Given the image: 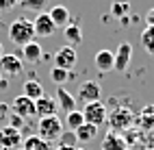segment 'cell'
I'll return each instance as SVG.
<instances>
[{
  "label": "cell",
  "mask_w": 154,
  "mask_h": 150,
  "mask_svg": "<svg viewBox=\"0 0 154 150\" xmlns=\"http://www.w3.org/2000/svg\"><path fill=\"white\" fill-rule=\"evenodd\" d=\"M94 65L98 72H111L113 70V50H106V48L98 50L94 57Z\"/></svg>",
  "instance_id": "14"
},
{
  "label": "cell",
  "mask_w": 154,
  "mask_h": 150,
  "mask_svg": "<svg viewBox=\"0 0 154 150\" xmlns=\"http://www.w3.org/2000/svg\"><path fill=\"white\" fill-rule=\"evenodd\" d=\"M17 150H22V148H17Z\"/></svg>",
  "instance_id": "37"
},
{
  "label": "cell",
  "mask_w": 154,
  "mask_h": 150,
  "mask_svg": "<svg viewBox=\"0 0 154 150\" xmlns=\"http://www.w3.org/2000/svg\"><path fill=\"white\" fill-rule=\"evenodd\" d=\"M22 150H50V146L44 142L42 137L30 135V137H24V142H22Z\"/></svg>",
  "instance_id": "22"
},
{
  "label": "cell",
  "mask_w": 154,
  "mask_h": 150,
  "mask_svg": "<svg viewBox=\"0 0 154 150\" xmlns=\"http://www.w3.org/2000/svg\"><path fill=\"white\" fill-rule=\"evenodd\" d=\"M22 142L24 137L20 131H15L11 126H0V148L2 150H17L22 148Z\"/></svg>",
  "instance_id": "6"
},
{
  "label": "cell",
  "mask_w": 154,
  "mask_h": 150,
  "mask_svg": "<svg viewBox=\"0 0 154 150\" xmlns=\"http://www.w3.org/2000/svg\"><path fill=\"white\" fill-rule=\"evenodd\" d=\"M22 96H26V98H30V100H39V98L44 96L42 83H39L37 78H28V81L22 85Z\"/></svg>",
  "instance_id": "17"
},
{
  "label": "cell",
  "mask_w": 154,
  "mask_h": 150,
  "mask_svg": "<svg viewBox=\"0 0 154 150\" xmlns=\"http://www.w3.org/2000/svg\"><path fill=\"white\" fill-rule=\"evenodd\" d=\"M102 150H126V144L115 133H111V135H106L104 144H102Z\"/></svg>",
  "instance_id": "25"
},
{
  "label": "cell",
  "mask_w": 154,
  "mask_h": 150,
  "mask_svg": "<svg viewBox=\"0 0 154 150\" xmlns=\"http://www.w3.org/2000/svg\"><path fill=\"white\" fill-rule=\"evenodd\" d=\"M130 59H132V46L128 42L119 44L117 50L113 52V70H117V72H126L128 65H130Z\"/></svg>",
  "instance_id": "8"
},
{
  "label": "cell",
  "mask_w": 154,
  "mask_h": 150,
  "mask_svg": "<svg viewBox=\"0 0 154 150\" xmlns=\"http://www.w3.org/2000/svg\"><path fill=\"white\" fill-rule=\"evenodd\" d=\"M59 105L54 98L50 96H42L39 100H35V115L37 117H48V115H57Z\"/></svg>",
  "instance_id": "11"
},
{
  "label": "cell",
  "mask_w": 154,
  "mask_h": 150,
  "mask_svg": "<svg viewBox=\"0 0 154 150\" xmlns=\"http://www.w3.org/2000/svg\"><path fill=\"white\" fill-rule=\"evenodd\" d=\"M78 139L74 135V131H63L59 137V148H76Z\"/></svg>",
  "instance_id": "26"
},
{
  "label": "cell",
  "mask_w": 154,
  "mask_h": 150,
  "mask_svg": "<svg viewBox=\"0 0 154 150\" xmlns=\"http://www.w3.org/2000/svg\"><path fill=\"white\" fill-rule=\"evenodd\" d=\"M0 150H2V148H0Z\"/></svg>",
  "instance_id": "38"
},
{
  "label": "cell",
  "mask_w": 154,
  "mask_h": 150,
  "mask_svg": "<svg viewBox=\"0 0 154 150\" xmlns=\"http://www.w3.org/2000/svg\"><path fill=\"white\" fill-rule=\"evenodd\" d=\"M9 85V78H0V89H7Z\"/></svg>",
  "instance_id": "32"
},
{
  "label": "cell",
  "mask_w": 154,
  "mask_h": 150,
  "mask_svg": "<svg viewBox=\"0 0 154 150\" xmlns=\"http://www.w3.org/2000/svg\"><path fill=\"white\" fill-rule=\"evenodd\" d=\"M63 122L67 124V131H76L78 126H83V124H85L83 111H78V109H74V111L65 113V120H63ZM65 124H63V126H65Z\"/></svg>",
  "instance_id": "20"
},
{
  "label": "cell",
  "mask_w": 154,
  "mask_h": 150,
  "mask_svg": "<svg viewBox=\"0 0 154 150\" xmlns=\"http://www.w3.org/2000/svg\"><path fill=\"white\" fill-rule=\"evenodd\" d=\"M20 59L26 61V63H30V65H35V63H39L44 59V50H42V46H39L37 42H30V44L22 46V55H20Z\"/></svg>",
  "instance_id": "13"
},
{
  "label": "cell",
  "mask_w": 154,
  "mask_h": 150,
  "mask_svg": "<svg viewBox=\"0 0 154 150\" xmlns=\"http://www.w3.org/2000/svg\"><path fill=\"white\" fill-rule=\"evenodd\" d=\"M74 150H85V148H74Z\"/></svg>",
  "instance_id": "35"
},
{
  "label": "cell",
  "mask_w": 154,
  "mask_h": 150,
  "mask_svg": "<svg viewBox=\"0 0 154 150\" xmlns=\"http://www.w3.org/2000/svg\"><path fill=\"white\" fill-rule=\"evenodd\" d=\"M15 2H17V5H20V2H24V0H15Z\"/></svg>",
  "instance_id": "34"
},
{
  "label": "cell",
  "mask_w": 154,
  "mask_h": 150,
  "mask_svg": "<svg viewBox=\"0 0 154 150\" xmlns=\"http://www.w3.org/2000/svg\"><path fill=\"white\" fill-rule=\"evenodd\" d=\"M128 13H130V2L128 0H113V5H111V15L113 17L124 20Z\"/></svg>",
  "instance_id": "21"
},
{
  "label": "cell",
  "mask_w": 154,
  "mask_h": 150,
  "mask_svg": "<svg viewBox=\"0 0 154 150\" xmlns=\"http://www.w3.org/2000/svg\"><path fill=\"white\" fill-rule=\"evenodd\" d=\"M83 117H85V122H87V124L102 126V124L106 122V117H109V113H106V105H104V102H100V100L85 105V109H83Z\"/></svg>",
  "instance_id": "3"
},
{
  "label": "cell",
  "mask_w": 154,
  "mask_h": 150,
  "mask_svg": "<svg viewBox=\"0 0 154 150\" xmlns=\"http://www.w3.org/2000/svg\"><path fill=\"white\" fill-rule=\"evenodd\" d=\"M9 42L15 44V46H26L30 42H35V31H33V22L26 17H15L11 24H9V31H7Z\"/></svg>",
  "instance_id": "1"
},
{
  "label": "cell",
  "mask_w": 154,
  "mask_h": 150,
  "mask_svg": "<svg viewBox=\"0 0 154 150\" xmlns=\"http://www.w3.org/2000/svg\"><path fill=\"white\" fill-rule=\"evenodd\" d=\"M0 15H2V13H0ZM0 24H2V17H0Z\"/></svg>",
  "instance_id": "36"
},
{
  "label": "cell",
  "mask_w": 154,
  "mask_h": 150,
  "mask_svg": "<svg viewBox=\"0 0 154 150\" xmlns=\"http://www.w3.org/2000/svg\"><path fill=\"white\" fill-rule=\"evenodd\" d=\"M0 78H2V76H0Z\"/></svg>",
  "instance_id": "39"
},
{
  "label": "cell",
  "mask_w": 154,
  "mask_h": 150,
  "mask_svg": "<svg viewBox=\"0 0 154 150\" xmlns=\"http://www.w3.org/2000/svg\"><path fill=\"white\" fill-rule=\"evenodd\" d=\"M33 31H35V37H44L46 39V37H52L57 33V26H54L52 20H50V15L46 11H42L33 20Z\"/></svg>",
  "instance_id": "7"
},
{
  "label": "cell",
  "mask_w": 154,
  "mask_h": 150,
  "mask_svg": "<svg viewBox=\"0 0 154 150\" xmlns=\"http://www.w3.org/2000/svg\"><path fill=\"white\" fill-rule=\"evenodd\" d=\"M74 135H76V139L78 142H83V144H87V142H91V139H96V135H98V126H94V124H83V126H78L76 131H74Z\"/></svg>",
  "instance_id": "18"
},
{
  "label": "cell",
  "mask_w": 154,
  "mask_h": 150,
  "mask_svg": "<svg viewBox=\"0 0 154 150\" xmlns=\"http://www.w3.org/2000/svg\"><path fill=\"white\" fill-rule=\"evenodd\" d=\"M63 131H65L63 128V120H61L59 115L39 117V122H37V137H42L48 146L59 142V137H61Z\"/></svg>",
  "instance_id": "2"
},
{
  "label": "cell",
  "mask_w": 154,
  "mask_h": 150,
  "mask_svg": "<svg viewBox=\"0 0 154 150\" xmlns=\"http://www.w3.org/2000/svg\"><path fill=\"white\" fill-rule=\"evenodd\" d=\"M15 5H17L15 0H0V13H2V11H11Z\"/></svg>",
  "instance_id": "30"
},
{
  "label": "cell",
  "mask_w": 154,
  "mask_h": 150,
  "mask_svg": "<svg viewBox=\"0 0 154 150\" xmlns=\"http://www.w3.org/2000/svg\"><path fill=\"white\" fill-rule=\"evenodd\" d=\"M9 115H11V107L5 105V102H0V122H7Z\"/></svg>",
  "instance_id": "29"
},
{
  "label": "cell",
  "mask_w": 154,
  "mask_h": 150,
  "mask_svg": "<svg viewBox=\"0 0 154 150\" xmlns=\"http://www.w3.org/2000/svg\"><path fill=\"white\" fill-rule=\"evenodd\" d=\"M11 113L20 115V117H33L35 115V100H30L26 96H15L13 98V102H11Z\"/></svg>",
  "instance_id": "9"
},
{
  "label": "cell",
  "mask_w": 154,
  "mask_h": 150,
  "mask_svg": "<svg viewBox=\"0 0 154 150\" xmlns=\"http://www.w3.org/2000/svg\"><path fill=\"white\" fill-rule=\"evenodd\" d=\"M26 11H37V13H42V9L48 5V0H24V2H20Z\"/></svg>",
  "instance_id": "27"
},
{
  "label": "cell",
  "mask_w": 154,
  "mask_h": 150,
  "mask_svg": "<svg viewBox=\"0 0 154 150\" xmlns=\"http://www.w3.org/2000/svg\"><path fill=\"white\" fill-rule=\"evenodd\" d=\"M141 46L148 55L154 57V26H146L141 33Z\"/></svg>",
  "instance_id": "23"
},
{
  "label": "cell",
  "mask_w": 154,
  "mask_h": 150,
  "mask_svg": "<svg viewBox=\"0 0 154 150\" xmlns=\"http://www.w3.org/2000/svg\"><path fill=\"white\" fill-rule=\"evenodd\" d=\"M63 37H65V44L76 48L78 44H83V31H80V26L76 22H69L65 28H63Z\"/></svg>",
  "instance_id": "15"
},
{
  "label": "cell",
  "mask_w": 154,
  "mask_h": 150,
  "mask_svg": "<svg viewBox=\"0 0 154 150\" xmlns=\"http://www.w3.org/2000/svg\"><path fill=\"white\" fill-rule=\"evenodd\" d=\"M78 98L83 100L85 105L100 100V85H98L96 81H85V83H80V85H78Z\"/></svg>",
  "instance_id": "10"
},
{
  "label": "cell",
  "mask_w": 154,
  "mask_h": 150,
  "mask_svg": "<svg viewBox=\"0 0 154 150\" xmlns=\"http://www.w3.org/2000/svg\"><path fill=\"white\" fill-rule=\"evenodd\" d=\"M146 22H148V26H154V7L146 13Z\"/></svg>",
  "instance_id": "31"
},
{
  "label": "cell",
  "mask_w": 154,
  "mask_h": 150,
  "mask_svg": "<svg viewBox=\"0 0 154 150\" xmlns=\"http://www.w3.org/2000/svg\"><path fill=\"white\" fill-rule=\"evenodd\" d=\"M54 67H61V70H67V72H72L74 70V65L78 63V52H76V48H72V46H61L57 52H54Z\"/></svg>",
  "instance_id": "5"
},
{
  "label": "cell",
  "mask_w": 154,
  "mask_h": 150,
  "mask_svg": "<svg viewBox=\"0 0 154 150\" xmlns=\"http://www.w3.org/2000/svg\"><path fill=\"white\" fill-rule=\"evenodd\" d=\"M50 78H52V83H57V85H65L67 81L74 78V72H67V70H61V67H52L50 70Z\"/></svg>",
  "instance_id": "24"
},
{
  "label": "cell",
  "mask_w": 154,
  "mask_h": 150,
  "mask_svg": "<svg viewBox=\"0 0 154 150\" xmlns=\"http://www.w3.org/2000/svg\"><path fill=\"white\" fill-rule=\"evenodd\" d=\"M22 70H24V61L15 52H5L2 57H0V76L2 78L17 76Z\"/></svg>",
  "instance_id": "4"
},
{
  "label": "cell",
  "mask_w": 154,
  "mask_h": 150,
  "mask_svg": "<svg viewBox=\"0 0 154 150\" xmlns=\"http://www.w3.org/2000/svg\"><path fill=\"white\" fill-rule=\"evenodd\" d=\"M24 117H20V115H15V113H11V115H9V126H11V128H15V131H20V133H22V128H24Z\"/></svg>",
  "instance_id": "28"
},
{
  "label": "cell",
  "mask_w": 154,
  "mask_h": 150,
  "mask_svg": "<svg viewBox=\"0 0 154 150\" xmlns=\"http://www.w3.org/2000/svg\"><path fill=\"white\" fill-rule=\"evenodd\" d=\"M54 100H57L59 109H61V111H65V113H69V111H74V109H76V98L72 96L63 85H59V87H57Z\"/></svg>",
  "instance_id": "12"
},
{
  "label": "cell",
  "mask_w": 154,
  "mask_h": 150,
  "mask_svg": "<svg viewBox=\"0 0 154 150\" xmlns=\"http://www.w3.org/2000/svg\"><path fill=\"white\" fill-rule=\"evenodd\" d=\"M50 20L54 22V26L59 28V26H67L69 24V11H67V7H63V5H57V7H52L50 9Z\"/></svg>",
  "instance_id": "16"
},
{
  "label": "cell",
  "mask_w": 154,
  "mask_h": 150,
  "mask_svg": "<svg viewBox=\"0 0 154 150\" xmlns=\"http://www.w3.org/2000/svg\"><path fill=\"white\" fill-rule=\"evenodd\" d=\"M130 120H132V113L128 109H117V111L111 115V124H113V128H124V126L130 124Z\"/></svg>",
  "instance_id": "19"
},
{
  "label": "cell",
  "mask_w": 154,
  "mask_h": 150,
  "mask_svg": "<svg viewBox=\"0 0 154 150\" xmlns=\"http://www.w3.org/2000/svg\"><path fill=\"white\" fill-rule=\"evenodd\" d=\"M5 55V48H2V44H0V57H2Z\"/></svg>",
  "instance_id": "33"
}]
</instances>
